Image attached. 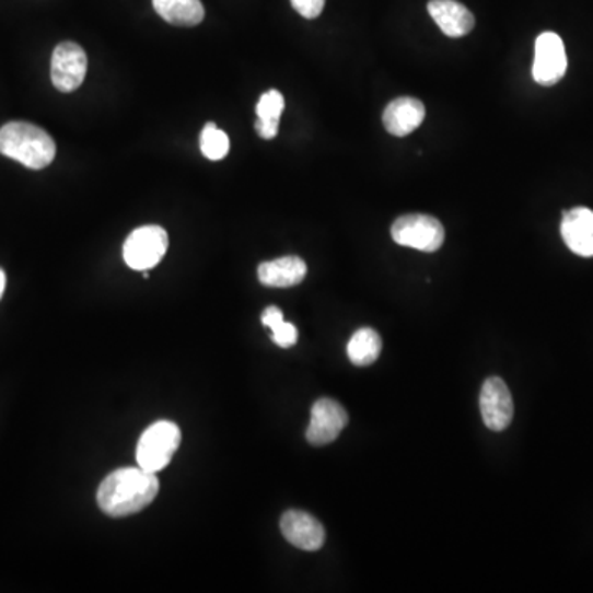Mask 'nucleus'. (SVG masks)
I'll use <instances>...</instances> for the list:
<instances>
[{"label": "nucleus", "mask_w": 593, "mask_h": 593, "mask_svg": "<svg viewBox=\"0 0 593 593\" xmlns=\"http://www.w3.org/2000/svg\"><path fill=\"white\" fill-rule=\"evenodd\" d=\"M158 474L143 468H119L104 478L97 490V507L111 518L130 516L158 498Z\"/></svg>", "instance_id": "nucleus-1"}, {"label": "nucleus", "mask_w": 593, "mask_h": 593, "mask_svg": "<svg viewBox=\"0 0 593 593\" xmlns=\"http://www.w3.org/2000/svg\"><path fill=\"white\" fill-rule=\"evenodd\" d=\"M0 154L42 171L54 162L57 146L50 133L35 124L14 120L0 129Z\"/></svg>", "instance_id": "nucleus-2"}, {"label": "nucleus", "mask_w": 593, "mask_h": 593, "mask_svg": "<svg viewBox=\"0 0 593 593\" xmlns=\"http://www.w3.org/2000/svg\"><path fill=\"white\" fill-rule=\"evenodd\" d=\"M181 442L182 432L177 423L159 420L140 435L136 452L137 464L143 470L158 474L171 464Z\"/></svg>", "instance_id": "nucleus-3"}, {"label": "nucleus", "mask_w": 593, "mask_h": 593, "mask_svg": "<svg viewBox=\"0 0 593 593\" xmlns=\"http://www.w3.org/2000/svg\"><path fill=\"white\" fill-rule=\"evenodd\" d=\"M393 240L399 246L412 247L423 253H435L445 240V230L437 218L429 214H404L391 228Z\"/></svg>", "instance_id": "nucleus-4"}, {"label": "nucleus", "mask_w": 593, "mask_h": 593, "mask_svg": "<svg viewBox=\"0 0 593 593\" xmlns=\"http://www.w3.org/2000/svg\"><path fill=\"white\" fill-rule=\"evenodd\" d=\"M168 249V234L164 228L142 226L129 234L124 243V260L133 270H151L164 259Z\"/></svg>", "instance_id": "nucleus-5"}, {"label": "nucleus", "mask_w": 593, "mask_h": 593, "mask_svg": "<svg viewBox=\"0 0 593 593\" xmlns=\"http://www.w3.org/2000/svg\"><path fill=\"white\" fill-rule=\"evenodd\" d=\"M88 71V57L73 42H63L51 57V83L61 93H71L83 84Z\"/></svg>", "instance_id": "nucleus-6"}, {"label": "nucleus", "mask_w": 593, "mask_h": 593, "mask_svg": "<svg viewBox=\"0 0 593 593\" xmlns=\"http://www.w3.org/2000/svg\"><path fill=\"white\" fill-rule=\"evenodd\" d=\"M567 71V55L562 38L554 32L537 37L534 54L533 77L543 86H553L562 80Z\"/></svg>", "instance_id": "nucleus-7"}, {"label": "nucleus", "mask_w": 593, "mask_h": 593, "mask_svg": "<svg viewBox=\"0 0 593 593\" xmlns=\"http://www.w3.org/2000/svg\"><path fill=\"white\" fill-rule=\"evenodd\" d=\"M347 423L348 414L344 406L337 400L324 397L312 406L311 423H309L305 437L311 445L322 447V445L334 442L340 435L341 430L347 427Z\"/></svg>", "instance_id": "nucleus-8"}, {"label": "nucleus", "mask_w": 593, "mask_h": 593, "mask_svg": "<svg viewBox=\"0 0 593 593\" xmlns=\"http://www.w3.org/2000/svg\"><path fill=\"white\" fill-rule=\"evenodd\" d=\"M480 410L485 426L500 432L510 426L514 416L513 397L501 377H488L480 393Z\"/></svg>", "instance_id": "nucleus-9"}, {"label": "nucleus", "mask_w": 593, "mask_h": 593, "mask_svg": "<svg viewBox=\"0 0 593 593\" xmlns=\"http://www.w3.org/2000/svg\"><path fill=\"white\" fill-rule=\"evenodd\" d=\"M280 531L292 546L302 550H318L325 543L321 521L305 511H286L280 518Z\"/></svg>", "instance_id": "nucleus-10"}, {"label": "nucleus", "mask_w": 593, "mask_h": 593, "mask_svg": "<svg viewBox=\"0 0 593 593\" xmlns=\"http://www.w3.org/2000/svg\"><path fill=\"white\" fill-rule=\"evenodd\" d=\"M563 243L577 256L593 257V211L589 208H572L566 211L560 224Z\"/></svg>", "instance_id": "nucleus-11"}, {"label": "nucleus", "mask_w": 593, "mask_h": 593, "mask_svg": "<svg viewBox=\"0 0 593 593\" xmlns=\"http://www.w3.org/2000/svg\"><path fill=\"white\" fill-rule=\"evenodd\" d=\"M430 18L440 31L451 38H461L470 34L475 27V18L464 4L455 0H430L427 5Z\"/></svg>", "instance_id": "nucleus-12"}, {"label": "nucleus", "mask_w": 593, "mask_h": 593, "mask_svg": "<svg viewBox=\"0 0 593 593\" xmlns=\"http://www.w3.org/2000/svg\"><path fill=\"white\" fill-rule=\"evenodd\" d=\"M426 119V107L416 97H397L387 104L383 114L384 127L391 136L404 137L412 133Z\"/></svg>", "instance_id": "nucleus-13"}, {"label": "nucleus", "mask_w": 593, "mask_h": 593, "mask_svg": "<svg viewBox=\"0 0 593 593\" xmlns=\"http://www.w3.org/2000/svg\"><path fill=\"white\" fill-rule=\"evenodd\" d=\"M305 276H307V264L296 256L269 260V263L260 264L259 269H257L260 283L266 287H277V289L299 286L305 279Z\"/></svg>", "instance_id": "nucleus-14"}, {"label": "nucleus", "mask_w": 593, "mask_h": 593, "mask_svg": "<svg viewBox=\"0 0 593 593\" xmlns=\"http://www.w3.org/2000/svg\"><path fill=\"white\" fill-rule=\"evenodd\" d=\"M155 12L165 22L178 27H195L205 19V9L200 0H152Z\"/></svg>", "instance_id": "nucleus-15"}, {"label": "nucleus", "mask_w": 593, "mask_h": 593, "mask_svg": "<svg viewBox=\"0 0 593 593\" xmlns=\"http://www.w3.org/2000/svg\"><path fill=\"white\" fill-rule=\"evenodd\" d=\"M286 101L277 90L267 91L260 96L256 106L257 123L256 130L259 137L270 140L279 132V120L282 116Z\"/></svg>", "instance_id": "nucleus-16"}, {"label": "nucleus", "mask_w": 593, "mask_h": 593, "mask_svg": "<svg viewBox=\"0 0 593 593\" xmlns=\"http://www.w3.org/2000/svg\"><path fill=\"white\" fill-rule=\"evenodd\" d=\"M383 341L373 328H360L348 341L347 353L357 367H370L380 358Z\"/></svg>", "instance_id": "nucleus-17"}, {"label": "nucleus", "mask_w": 593, "mask_h": 593, "mask_svg": "<svg viewBox=\"0 0 593 593\" xmlns=\"http://www.w3.org/2000/svg\"><path fill=\"white\" fill-rule=\"evenodd\" d=\"M263 324L272 330V341L280 348H290L296 344L299 332L289 322L283 321L280 309L267 307L263 314Z\"/></svg>", "instance_id": "nucleus-18"}, {"label": "nucleus", "mask_w": 593, "mask_h": 593, "mask_svg": "<svg viewBox=\"0 0 593 593\" xmlns=\"http://www.w3.org/2000/svg\"><path fill=\"white\" fill-rule=\"evenodd\" d=\"M201 154L210 161H221L230 152V139L223 130L218 129L217 124L208 123L201 130Z\"/></svg>", "instance_id": "nucleus-19"}, {"label": "nucleus", "mask_w": 593, "mask_h": 593, "mask_svg": "<svg viewBox=\"0 0 593 593\" xmlns=\"http://www.w3.org/2000/svg\"><path fill=\"white\" fill-rule=\"evenodd\" d=\"M290 2H292V8L305 19H317L325 8V0H290Z\"/></svg>", "instance_id": "nucleus-20"}, {"label": "nucleus", "mask_w": 593, "mask_h": 593, "mask_svg": "<svg viewBox=\"0 0 593 593\" xmlns=\"http://www.w3.org/2000/svg\"><path fill=\"white\" fill-rule=\"evenodd\" d=\"M5 290V272L4 270L0 269V299H2V293H4Z\"/></svg>", "instance_id": "nucleus-21"}]
</instances>
